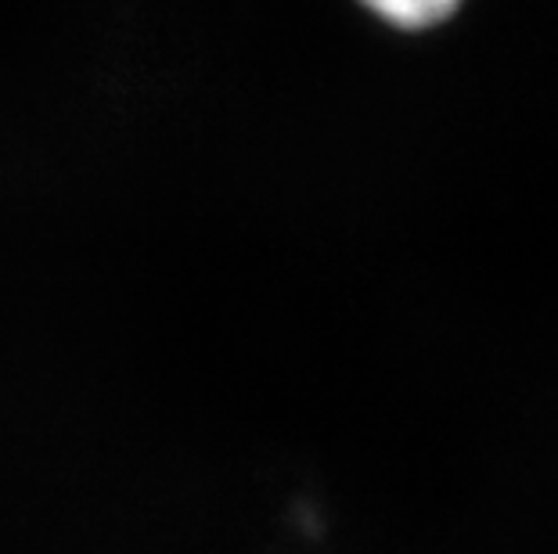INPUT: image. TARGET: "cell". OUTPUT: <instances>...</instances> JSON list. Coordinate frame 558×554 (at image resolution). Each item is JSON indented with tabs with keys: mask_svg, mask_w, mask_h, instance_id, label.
Returning a JSON list of instances; mask_svg holds the SVG:
<instances>
[{
	"mask_svg": "<svg viewBox=\"0 0 558 554\" xmlns=\"http://www.w3.org/2000/svg\"><path fill=\"white\" fill-rule=\"evenodd\" d=\"M461 0H361L364 11L397 29H429L454 15Z\"/></svg>",
	"mask_w": 558,
	"mask_h": 554,
	"instance_id": "1",
	"label": "cell"
}]
</instances>
